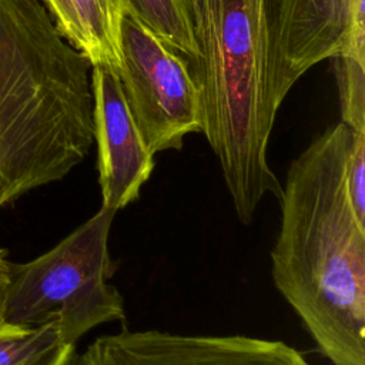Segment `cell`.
Returning a JSON list of instances; mask_svg holds the SVG:
<instances>
[{"instance_id":"obj_4","label":"cell","mask_w":365,"mask_h":365,"mask_svg":"<svg viewBox=\"0 0 365 365\" xmlns=\"http://www.w3.org/2000/svg\"><path fill=\"white\" fill-rule=\"evenodd\" d=\"M115 211L100 207L51 250L9 265L3 321L37 327L54 321L60 339L76 342L93 328L124 322V298L108 279L115 264L108 251Z\"/></svg>"},{"instance_id":"obj_2","label":"cell","mask_w":365,"mask_h":365,"mask_svg":"<svg viewBox=\"0 0 365 365\" xmlns=\"http://www.w3.org/2000/svg\"><path fill=\"white\" fill-rule=\"evenodd\" d=\"M93 143L90 60L40 0H0V208L63 180Z\"/></svg>"},{"instance_id":"obj_13","label":"cell","mask_w":365,"mask_h":365,"mask_svg":"<svg viewBox=\"0 0 365 365\" xmlns=\"http://www.w3.org/2000/svg\"><path fill=\"white\" fill-rule=\"evenodd\" d=\"M345 188L356 220L365 225V134L355 133L345 165Z\"/></svg>"},{"instance_id":"obj_6","label":"cell","mask_w":365,"mask_h":365,"mask_svg":"<svg viewBox=\"0 0 365 365\" xmlns=\"http://www.w3.org/2000/svg\"><path fill=\"white\" fill-rule=\"evenodd\" d=\"M74 365H312L295 346L248 335H184L158 329L96 338Z\"/></svg>"},{"instance_id":"obj_7","label":"cell","mask_w":365,"mask_h":365,"mask_svg":"<svg viewBox=\"0 0 365 365\" xmlns=\"http://www.w3.org/2000/svg\"><path fill=\"white\" fill-rule=\"evenodd\" d=\"M91 91L101 205L117 212L140 198L154 170V154L140 135L117 71L91 66Z\"/></svg>"},{"instance_id":"obj_8","label":"cell","mask_w":365,"mask_h":365,"mask_svg":"<svg viewBox=\"0 0 365 365\" xmlns=\"http://www.w3.org/2000/svg\"><path fill=\"white\" fill-rule=\"evenodd\" d=\"M351 16L352 0H267L272 83L279 104L304 73L341 51Z\"/></svg>"},{"instance_id":"obj_3","label":"cell","mask_w":365,"mask_h":365,"mask_svg":"<svg viewBox=\"0 0 365 365\" xmlns=\"http://www.w3.org/2000/svg\"><path fill=\"white\" fill-rule=\"evenodd\" d=\"M200 58L201 133L218 158L224 184L242 224L282 184L267 160L279 103L274 94L267 0H204L195 27Z\"/></svg>"},{"instance_id":"obj_10","label":"cell","mask_w":365,"mask_h":365,"mask_svg":"<svg viewBox=\"0 0 365 365\" xmlns=\"http://www.w3.org/2000/svg\"><path fill=\"white\" fill-rule=\"evenodd\" d=\"M76 345L60 339L54 321L37 327L0 322V365H74Z\"/></svg>"},{"instance_id":"obj_12","label":"cell","mask_w":365,"mask_h":365,"mask_svg":"<svg viewBox=\"0 0 365 365\" xmlns=\"http://www.w3.org/2000/svg\"><path fill=\"white\" fill-rule=\"evenodd\" d=\"M334 58L339 94L341 121L356 133L365 134V61L348 54Z\"/></svg>"},{"instance_id":"obj_9","label":"cell","mask_w":365,"mask_h":365,"mask_svg":"<svg viewBox=\"0 0 365 365\" xmlns=\"http://www.w3.org/2000/svg\"><path fill=\"white\" fill-rule=\"evenodd\" d=\"M60 34L91 63L118 71L124 0H40Z\"/></svg>"},{"instance_id":"obj_14","label":"cell","mask_w":365,"mask_h":365,"mask_svg":"<svg viewBox=\"0 0 365 365\" xmlns=\"http://www.w3.org/2000/svg\"><path fill=\"white\" fill-rule=\"evenodd\" d=\"M9 265L10 262L4 258V254L0 251V322L3 321V298H4V291L9 279Z\"/></svg>"},{"instance_id":"obj_1","label":"cell","mask_w":365,"mask_h":365,"mask_svg":"<svg viewBox=\"0 0 365 365\" xmlns=\"http://www.w3.org/2000/svg\"><path fill=\"white\" fill-rule=\"evenodd\" d=\"M355 133L341 121L289 164L269 254L277 291L332 365H365V225L345 188Z\"/></svg>"},{"instance_id":"obj_11","label":"cell","mask_w":365,"mask_h":365,"mask_svg":"<svg viewBox=\"0 0 365 365\" xmlns=\"http://www.w3.org/2000/svg\"><path fill=\"white\" fill-rule=\"evenodd\" d=\"M124 11L140 20L195 67L200 48L191 0H124Z\"/></svg>"},{"instance_id":"obj_5","label":"cell","mask_w":365,"mask_h":365,"mask_svg":"<svg viewBox=\"0 0 365 365\" xmlns=\"http://www.w3.org/2000/svg\"><path fill=\"white\" fill-rule=\"evenodd\" d=\"M125 101L147 148L180 150L184 137L201 130V91L190 63L130 13L120 23Z\"/></svg>"},{"instance_id":"obj_15","label":"cell","mask_w":365,"mask_h":365,"mask_svg":"<svg viewBox=\"0 0 365 365\" xmlns=\"http://www.w3.org/2000/svg\"><path fill=\"white\" fill-rule=\"evenodd\" d=\"M191 4H192V14H194V26L197 27L202 17L204 0H191Z\"/></svg>"}]
</instances>
